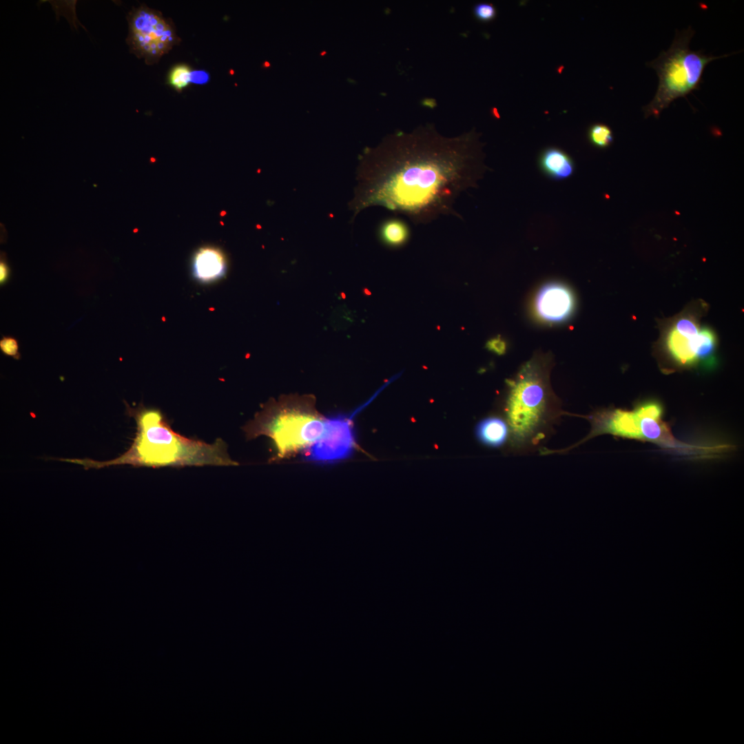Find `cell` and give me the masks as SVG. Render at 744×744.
<instances>
[{
	"label": "cell",
	"instance_id": "obj_1",
	"mask_svg": "<svg viewBox=\"0 0 744 744\" xmlns=\"http://www.w3.org/2000/svg\"><path fill=\"white\" fill-rule=\"evenodd\" d=\"M482 149L475 130L447 137L431 124L386 136L360 156L349 203L353 218L380 206L416 225L442 216L462 219L455 205L487 170Z\"/></svg>",
	"mask_w": 744,
	"mask_h": 744
},
{
	"label": "cell",
	"instance_id": "obj_2",
	"mask_svg": "<svg viewBox=\"0 0 744 744\" xmlns=\"http://www.w3.org/2000/svg\"><path fill=\"white\" fill-rule=\"evenodd\" d=\"M136 422V433L130 448L107 462L69 459L85 469L130 464L134 466H231L238 463L228 454L225 442L209 444L187 438L174 431L158 409L143 406L129 409Z\"/></svg>",
	"mask_w": 744,
	"mask_h": 744
},
{
	"label": "cell",
	"instance_id": "obj_3",
	"mask_svg": "<svg viewBox=\"0 0 744 744\" xmlns=\"http://www.w3.org/2000/svg\"><path fill=\"white\" fill-rule=\"evenodd\" d=\"M551 364L547 354L537 353L507 381L506 421L512 446L518 451L541 444L561 414L550 384Z\"/></svg>",
	"mask_w": 744,
	"mask_h": 744
},
{
	"label": "cell",
	"instance_id": "obj_4",
	"mask_svg": "<svg viewBox=\"0 0 744 744\" xmlns=\"http://www.w3.org/2000/svg\"><path fill=\"white\" fill-rule=\"evenodd\" d=\"M663 417V406L655 399L639 402L630 410L617 408L599 409L585 416L591 428L583 439L570 447L557 450L556 452L566 453L594 437L606 434L652 442L679 454L694 457H713L726 448L724 445L690 444L677 440Z\"/></svg>",
	"mask_w": 744,
	"mask_h": 744
},
{
	"label": "cell",
	"instance_id": "obj_5",
	"mask_svg": "<svg viewBox=\"0 0 744 744\" xmlns=\"http://www.w3.org/2000/svg\"><path fill=\"white\" fill-rule=\"evenodd\" d=\"M324 421L316 409L313 396L291 395L265 403L243 431L248 440L270 437L277 457L284 458L313 444L323 433Z\"/></svg>",
	"mask_w": 744,
	"mask_h": 744
},
{
	"label": "cell",
	"instance_id": "obj_6",
	"mask_svg": "<svg viewBox=\"0 0 744 744\" xmlns=\"http://www.w3.org/2000/svg\"><path fill=\"white\" fill-rule=\"evenodd\" d=\"M694 32L691 27L676 30L670 48L647 64L656 71L659 85L652 100L643 107L645 117L657 118L674 100L699 90L705 67L715 59L732 54L714 56L690 50L689 44Z\"/></svg>",
	"mask_w": 744,
	"mask_h": 744
},
{
	"label": "cell",
	"instance_id": "obj_7",
	"mask_svg": "<svg viewBox=\"0 0 744 744\" xmlns=\"http://www.w3.org/2000/svg\"><path fill=\"white\" fill-rule=\"evenodd\" d=\"M127 19L130 52L147 65L158 63L180 41L172 20L145 4L133 8Z\"/></svg>",
	"mask_w": 744,
	"mask_h": 744
},
{
	"label": "cell",
	"instance_id": "obj_8",
	"mask_svg": "<svg viewBox=\"0 0 744 744\" xmlns=\"http://www.w3.org/2000/svg\"><path fill=\"white\" fill-rule=\"evenodd\" d=\"M665 352L674 365L682 367L713 366L716 340L707 327H700L689 316L677 319L669 328L664 342Z\"/></svg>",
	"mask_w": 744,
	"mask_h": 744
},
{
	"label": "cell",
	"instance_id": "obj_9",
	"mask_svg": "<svg viewBox=\"0 0 744 744\" xmlns=\"http://www.w3.org/2000/svg\"><path fill=\"white\" fill-rule=\"evenodd\" d=\"M368 403L359 407L351 415L338 414L325 417L322 434L305 451L306 460L330 464L351 457L357 446L353 417Z\"/></svg>",
	"mask_w": 744,
	"mask_h": 744
},
{
	"label": "cell",
	"instance_id": "obj_10",
	"mask_svg": "<svg viewBox=\"0 0 744 744\" xmlns=\"http://www.w3.org/2000/svg\"><path fill=\"white\" fill-rule=\"evenodd\" d=\"M571 289L560 282L546 283L537 291L533 303V313L540 322L556 324L568 320L575 309Z\"/></svg>",
	"mask_w": 744,
	"mask_h": 744
},
{
	"label": "cell",
	"instance_id": "obj_11",
	"mask_svg": "<svg viewBox=\"0 0 744 744\" xmlns=\"http://www.w3.org/2000/svg\"><path fill=\"white\" fill-rule=\"evenodd\" d=\"M227 262L218 248L206 246L199 248L192 261V273L197 281L210 283L222 278L227 272Z\"/></svg>",
	"mask_w": 744,
	"mask_h": 744
},
{
	"label": "cell",
	"instance_id": "obj_12",
	"mask_svg": "<svg viewBox=\"0 0 744 744\" xmlns=\"http://www.w3.org/2000/svg\"><path fill=\"white\" fill-rule=\"evenodd\" d=\"M538 164L542 173L554 180L570 178L575 169L572 158L566 152L555 147L544 149L539 156Z\"/></svg>",
	"mask_w": 744,
	"mask_h": 744
},
{
	"label": "cell",
	"instance_id": "obj_13",
	"mask_svg": "<svg viewBox=\"0 0 744 744\" xmlns=\"http://www.w3.org/2000/svg\"><path fill=\"white\" fill-rule=\"evenodd\" d=\"M509 433L507 421L497 416L482 420L475 428V434L479 441L490 447L502 446L506 442Z\"/></svg>",
	"mask_w": 744,
	"mask_h": 744
},
{
	"label": "cell",
	"instance_id": "obj_14",
	"mask_svg": "<svg viewBox=\"0 0 744 744\" xmlns=\"http://www.w3.org/2000/svg\"><path fill=\"white\" fill-rule=\"evenodd\" d=\"M380 240L390 247H400L409 239L410 233L407 224L400 218L384 220L379 229Z\"/></svg>",
	"mask_w": 744,
	"mask_h": 744
},
{
	"label": "cell",
	"instance_id": "obj_15",
	"mask_svg": "<svg viewBox=\"0 0 744 744\" xmlns=\"http://www.w3.org/2000/svg\"><path fill=\"white\" fill-rule=\"evenodd\" d=\"M196 80V72L187 63L176 64L167 76V83L177 92H181Z\"/></svg>",
	"mask_w": 744,
	"mask_h": 744
},
{
	"label": "cell",
	"instance_id": "obj_16",
	"mask_svg": "<svg viewBox=\"0 0 744 744\" xmlns=\"http://www.w3.org/2000/svg\"><path fill=\"white\" fill-rule=\"evenodd\" d=\"M588 138L592 145L599 148L609 147L613 141L611 129L603 123H595L588 130Z\"/></svg>",
	"mask_w": 744,
	"mask_h": 744
},
{
	"label": "cell",
	"instance_id": "obj_17",
	"mask_svg": "<svg viewBox=\"0 0 744 744\" xmlns=\"http://www.w3.org/2000/svg\"><path fill=\"white\" fill-rule=\"evenodd\" d=\"M19 342L13 337L3 336L0 340V349L6 355L11 356L15 359H19L20 353L19 352Z\"/></svg>",
	"mask_w": 744,
	"mask_h": 744
},
{
	"label": "cell",
	"instance_id": "obj_18",
	"mask_svg": "<svg viewBox=\"0 0 744 744\" xmlns=\"http://www.w3.org/2000/svg\"><path fill=\"white\" fill-rule=\"evenodd\" d=\"M475 17L482 21H489L496 15L495 8L488 3H479L473 9Z\"/></svg>",
	"mask_w": 744,
	"mask_h": 744
},
{
	"label": "cell",
	"instance_id": "obj_19",
	"mask_svg": "<svg viewBox=\"0 0 744 744\" xmlns=\"http://www.w3.org/2000/svg\"><path fill=\"white\" fill-rule=\"evenodd\" d=\"M486 347L490 351L497 355H502L506 351L507 343L500 335H498L488 340L486 344Z\"/></svg>",
	"mask_w": 744,
	"mask_h": 744
},
{
	"label": "cell",
	"instance_id": "obj_20",
	"mask_svg": "<svg viewBox=\"0 0 744 744\" xmlns=\"http://www.w3.org/2000/svg\"><path fill=\"white\" fill-rule=\"evenodd\" d=\"M9 276V267L8 265L1 259L0 263V282L1 284H4Z\"/></svg>",
	"mask_w": 744,
	"mask_h": 744
}]
</instances>
